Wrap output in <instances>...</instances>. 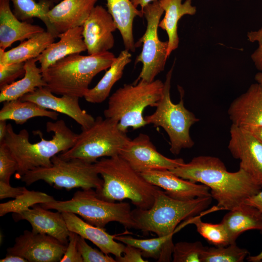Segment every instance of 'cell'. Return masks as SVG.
Masks as SVG:
<instances>
[{
	"instance_id": "obj_31",
	"label": "cell",
	"mask_w": 262,
	"mask_h": 262,
	"mask_svg": "<svg viewBox=\"0 0 262 262\" xmlns=\"http://www.w3.org/2000/svg\"><path fill=\"white\" fill-rule=\"evenodd\" d=\"M58 115L56 112L48 110L34 102L20 99L4 102L0 110V120H13L20 125L35 117H47L57 120Z\"/></svg>"
},
{
	"instance_id": "obj_43",
	"label": "cell",
	"mask_w": 262,
	"mask_h": 262,
	"mask_svg": "<svg viewBox=\"0 0 262 262\" xmlns=\"http://www.w3.org/2000/svg\"><path fill=\"white\" fill-rule=\"evenodd\" d=\"M27 189L25 187H14L10 183L0 180V199L15 198L23 194Z\"/></svg>"
},
{
	"instance_id": "obj_17",
	"label": "cell",
	"mask_w": 262,
	"mask_h": 262,
	"mask_svg": "<svg viewBox=\"0 0 262 262\" xmlns=\"http://www.w3.org/2000/svg\"><path fill=\"white\" fill-rule=\"evenodd\" d=\"M149 183L160 187L170 197L180 200L211 196L210 188L182 179L170 170H151L141 173Z\"/></svg>"
},
{
	"instance_id": "obj_13",
	"label": "cell",
	"mask_w": 262,
	"mask_h": 262,
	"mask_svg": "<svg viewBox=\"0 0 262 262\" xmlns=\"http://www.w3.org/2000/svg\"><path fill=\"white\" fill-rule=\"evenodd\" d=\"M67 245L46 234L26 230L17 237L7 254L19 256L30 262H60Z\"/></svg>"
},
{
	"instance_id": "obj_39",
	"label": "cell",
	"mask_w": 262,
	"mask_h": 262,
	"mask_svg": "<svg viewBox=\"0 0 262 262\" xmlns=\"http://www.w3.org/2000/svg\"><path fill=\"white\" fill-rule=\"evenodd\" d=\"M25 73L24 63L0 65V88L15 82Z\"/></svg>"
},
{
	"instance_id": "obj_51",
	"label": "cell",
	"mask_w": 262,
	"mask_h": 262,
	"mask_svg": "<svg viewBox=\"0 0 262 262\" xmlns=\"http://www.w3.org/2000/svg\"><path fill=\"white\" fill-rule=\"evenodd\" d=\"M50 0L52 1L53 3H58L62 0Z\"/></svg>"
},
{
	"instance_id": "obj_36",
	"label": "cell",
	"mask_w": 262,
	"mask_h": 262,
	"mask_svg": "<svg viewBox=\"0 0 262 262\" xmlns=\"http://www.w3.org/2000/svg\"><path fill=\"white\" fill-rule=\"evenodd\" d=\"M205 247L200 241L178 242L174 245L172 261L201 262V256Z\"/></svg>"
},
{
	"instance_id": "obj_38",
	"label": "cell",
	"mask_w": 262,
	"mask_h": 262,
	"mask_svg": "<svg viewBox=\"0 0 262 262\" xmlns=\"http://www.w3.org/2000/svg\"><path fill=\"white\" fill-rule=\"evenodd\" d=\"M77 246L83 262H116L115 259L109 254L92 247L88 245L85 239L80 235L78 238Z\"/></svg>"
},
{
	"instance_id": "obj_45",
	"label": "cell",
	"mask_w": 262,
	"mask_h": 262,
	"mask_svg": "<svg viewBox=\"0 0 262 262\" xmlns=\"http://www.w3.org/2000/svg\"><path fill=\"white\" fill-rule=\"evenodd\" d=\"M247 130L252 135L262 144V125L242 127Z\"/></svg>"
},
{
	"instance_id": "obj_35",
	"label": "cell",
	"mask_w": 262,
	"mask_h": 262,
	"mask_svg": "<svg viewBox=\"0 0 262 262\" xmlns=\"http://www.w3.org/2000/svg\"><path fill=\"white\" fill-rule=\"evenodd\" d=\"M249 252L239 247L236 243L226 246H205L201 256V262H243Z\"/></svg>"
},
{
	"instance_id": "obj_15",
	"label": "cell",
	"mask_w": 262,
	"mask_h": 262,
	"mask_svg": "<svg viewBox=\"0 0 262 262\" xmlns=\"http://www.w3.org/2000/svg\"><path fill=\"white\" fill-rule=\"evenodd\" d=\"M82 35L88 55L108 51L115 44L113 33L117 29L107 10L96 5L84 22Z\"/></svg>"
},
{
	"instance_id": "obj_25",
	"label": "cell",
	"mask_w": 262,
	"mask_h": 262,
	"mask_svg": "<svg viewBox=\"0 0 262 262\" xmlns=\"http://www.w3.org/2000/svg\"><path fill=\"white\" fill-rule=\"evenodd\" d=\"M182 0H159L164 16L160 21L159 27L164 30L168 35V58L179 46L178 25L179 20L184 15H194L196 12V7L192 4V0H186L183 3Z\"/></svg>"
},
{
	"instance_id": "obj_40",
	"label": "cell",
	"mask_w": 262,
	"mask_h": 262,
	"mask_svg": "<svg viewBox=\"0 0 262 262\" xmlns=\"http://www.w3.org/2000/svg\"><path fill=\"white\" fill-rule=\"evenodd\" d=\"M78 237V234L69 231L67 247L61 262H83L77 246Z\"/></svg>"
},
{
	"instance_id": "obj_4",
	"label": "cell",
	"mask_w": 262,
	"mask_h": 262,
	"mask_svg": "<svg viewBox=\"0 0 262 262\" xmlns=\"http://www.w3.org/2000/svg\"><path fill=\"white\" fill-rule=\"evenodd\" d=\"M115 58L109 51L86 56L68 55L42 73L46 87L56 95L83 97L94 77L108 69Z\"/></svg>"
},
{
	"instance_id": "obj_19",
	"label": "cell",
	"mask_w": 262,
	"mask_h": 262,
	"mask_svg": "<svg viewBox=\"0 0 262 262\" xmlns=\"http://www.w3.org/2000/svg\"><path fill=\"white\" fill-rule=\"evenodd\" d=\"M228 113L233 125H262V87L257 82L252 84L232 102Z\"/></svg>"
},
{
	"instance_id": "obj_27",
	"label": "cell",
	"mask_w": 262,
	"mask_h": 262,
	"mask_svg": "<svg viewBox=\"0 0 262 262\" xmlns=\"http://www.w3.org/2000/svg\"><path fill=\"white\" fill-rule=\"evenodd\" d=\"M54 37L49 32L38 33L12 49L5 51L0 49V65L25 63L36 58L51 43Z\"/></svg>"
},
{
	"instance_id": "obj_1",
	"label": "cell",
	"mask_w": 262,
	"mask_h": 262,
	"mask_svg": "<svg viewBox=\"0 0 262 262\" xmlns=\"http://www.w3.org/2000/svg\"><path fill=\"white\" fill-rule=\"evenodd\" d=\"M170 171L182 179L208 186L221 210L229 211L239 206L262 187L244 170L229 172L219 158L211 156L194 157Z\"/></svg>"
},
{
	"instance_id": "obj_22",
	"label": "cell",
	"mask_w": 262,
	"mask_h": 262,
	"mask_svg": "<svg viewBox=\"0 0 262 262\" xmlns=\"http://www.w3.org/2000/svg\"><path fill=\"white\" fill-rule=\"evenodd\" d=\"M10 0H0V49L5 50L17 41H23L45 30L28 21L19 20L14 14Z\"/></svg>"
},
{
	"instance_id": "obj_14",
	"label": "cell",
	"mask_w": 262,
	"mask_h": 262,
	"mask_svg": "<svg viewBox=\"0 0 262 262\" xmlns=\"http://www.w3.org/2000/svg\"><path fill=\"white\" fill-rule=\"evenodd\" d=\"M228 147L239 168L244 170L262 186V144L242 127L232 124Z\"/></svg>"
},
{
	"instance_id": "obj_23",
	"label": "cell",
	"mask_w": 262,
	"mask_h": 262,
	"mask_svg": "<svg viewBox=\"0 0 262 262\" xmlns=\"http://www.w3.org/2000/svg\"><path fill=\"white\" fill-rule=\"evenodd\" d=\"M83 27L70 29L59 34L60 40L50 44L37 57L42 72L57 61L71 54H80L86 50L82 35Z\"/></svg>"
},
{
	"instance_id": "obj_7",
	"label": "cell",
	"mask_w": 262,
	"mask_h": 262,
	"mask_svg": "<svg viewBox=\"0 0 262 262\" xmlns=\"http://www.w3.org/2000/svg\"><path fill=\"white\" fill-rule=\"evenodd\" d=\"M39 204L46 209L78 214L87 223L101 228H104L110 222H117L126 228L135 229L131 206L129 203L104 200L92 188L77 191L67 200L55 199Z\"/></svg>"
},
{
	"instance_id": "obj_6",
	"label": "cell",
	"mask_w": 262,
	"mask_h": 262,
	"mask_svg": "<svg viewBox=\"0 0 262 262\" xmlns=\"http://www.w3.org/2000/svg\"><path fill=\"white\" fill-rule=\"evenodd\" d=\"M164 82L160 80L148 82L140 80L133 84H125L110 97L105 117L118 122L121 130L127 132L129 128L136 130L147 122L143 115L148 106L156 107L163 92Z\"/></svg>"
},
{
	"instance_id": "obj_3",
	"label": "cell",
	"mask_w": 262,
	"mask_h": 262,
	"mask_svg": "<svg viewBox=\"0 0 262 262\" xmlns=\"http://www.w3.org/2000/svg\"><path fill=\"white\" fill-rule=\"evenodd\" d=\"M103 180L98 196L115 202L127 199L136 208L147 210L153 205L159 187L147 181L120 156L103 158L94 163Z\"/></svg>"
},
{
	"instance_id": "obj_12",
	"label": "cell",
	"mask_w": 262,
	"mask_h": 262,
	"mask_svg": "<svg viewBox=\"0 0 262 262\" xmlns=\"http://www.w3.org/2000/svg\"><path fill=\"white\" fill-rule=\"evenodd\" d=\"M137 172L172 170L185 162L182 158L170 159L160 153L148 135L140 133L130 139L119 154Z\"/></svg>"
},
{
	"instance_id": "obj_11",
	"label": "cell",
	"mask_w": 262,
	"mask_h": 262,
	"mask_svg": "<svg viewBox=\"0 0 262 262\" xmlns=\"http://www.w3.org/2000/svg\"><path fill=\"white\" fill-rule=\"evenodd\" d=\"M142 12L147 20L146 31L135 43V47L142 45L141 53L137 56L135 63H141V71L135 82L142 80L150 82L163 71L167 57L168 41H162L159 38L158 29L164 10L159 0L147 5Z\"/></svg>"
},
{
	"instance_id": "obj_2",
	"label": "cell",
	"mask_w": 262,
	"mask_h": 262,
	"mask_svg": "<svg viewBox=\"0 0 262 262\" xmlns=\"http://www.w3.org/2000/svg\"><path fill=\"white\" fill-rule=\"evenodd\" d=\"M46 130L48 132H53L52 138L45 139L41 132L36 131L41 140L33 143L29 140L27 130L23 129L16 133L12 125L8 124L2 142L17 163L16 179H19L27 172L36 168L50 166L51 159L54 156L70 149L76 141L78 134L75 133L63 119L47 122Z\"/></svg>"
},
{
	"instance_id": "obj_48",
	"label": "cell",
	"mask_w": 262,
	"mask_h": 262,
	"mask_svg": "<svg viewBox=\"0 0 262 262\" xmlns=\"http://www.w3.org/2000/svg\"><path fill=\"white\" fill-rule=\"evenodd\" d=\"M6 120H0V142L4 140L7 129Z\"/></svg>"
},
{
	"instance_id": "obj_28",
	"label": "cell",
	"mask_w": 262,
	"mask_h": 262,
	"mask_svg": "<svg viewBox=\"0 0 262 262\" xmlns=\"http://www.w3.org/2000/svg\"><path fill=\"white\" fill-rule=\"evenodd\" d=\"M37 61V58H34L25 62V73L23 77L0 88V102L20 99L38 88L47 86L42 70L36 65Z\"/></svg>"
},
{
	"instance_id": "obj_34",
	"label": "cell",
	"mask_w": 262,
	"mask_h": 262,
	"mask_svg": "<svg viewBox=\"0 0 262 262\" xmlns=\"http://www.w3.org/2000/svg\"><path fill=\"white\" fill-rule=\"evenodd\" d=\"M54 200L55 199L53 196L46 193L27 189L23 194L14 199L0 203V216H4L10 213L19 214L36 204Z\"/></svg>"
},
{
	"instance_id": "obj_41",
	"label": "cell",
	"mask_w": 262,
	"mask_h": 262,
	"mask_svg": "<svg viewBox=\"0 0 262 262\" xmlns=\"http://www.w3.org/2000/svg\"><path fill=\"white\" fill-rule=\"evenodd\" d=\"M247 37L251 42H257L258 48L252 54L251 57L256 67L262 72V26L257 31L247 33Z\"/></svg>"
},
{
	"instance_id": "obj_26",
	"label": "cell",
	"mask_w": 262,
	"mask_h": 262,
	"mask_svg": "<svg viewBox=\"0 0 262 262\" xmlns=\"http://www.w3.org/2000/svg\"><path fill=\"white\" fill-rule=\"evenodd\" d=\"M107 10L119 31L125 49L134 52L135 45L133 35V22L136 16H144L141 10L131 0H106Z\"/></svg>"
},
{
	"instance_id": "obj_16",
	"label": "cell",
	"mask_w": 262,
	"mask_h": 262,
	"mask_svg": "<svg viewBox=\"0 0 262 262\" xmlns=\"http://www.w3.org/2000/svg\"><path fill=\"white\" fill-rule=\"evenodd\" d=\"M79 99L78 97L67 95L55 96L47 87L38 88L20 98L22 101H32L46 109L66 115L80 125L82 129H85L93 124L95 118L82 109Z\"/></svg>"
},
{
	"instance_id": "obj_21",
	"label": "cell",
	"mask_w": 262,
	"mask_h": 262,
	"mask_svg": "<svg viewBox=\"0 0 262 262\" xmlns=\"http://www.w3.org/2000/svg\"><path fill=\"white\" fill-rule=\"evenodd\" d=\"M70 231L74 232L95 245L103 253L115 257L122 256L125 245L115 241V235L106 232L104 228L93 226L79 217L76 214L61 212Z\"/></svg>"
},
{
	"instance_id": "obj_18",
	"label": "cell",
	"mask_w": 262,
	"mask_h": 262,
	"mask_svg": "<svg viewBox=\"0 0 262 262\" xmlns=\"http://www.w3.org/2000/svg\"><path fill=\"white\" fill-rule=\"evenodd\" d=\"M13 217L17 221H27L34 233L48 234L65 245L68 244L69 230L61 212H52L38 204L21 213H14Z\"/></svg>"
},
{
	"instance_id": "obj_42",
	"label": "cell",
	"mask_w": 262,
	"mask_h": 262,
	"mask_svg": "<svg viewBox=\"0 0 262 262\" xmlns=\"http://www.w3.org/2000/svg\"><path fill=\"white\" fill-rule=\"evenodd\" d=\"M117 262H147L142 256L141 251L138 248L126 245L123 255L115 257Z\"/></svg>"
},
{
	"instance_id": "obj_9",
	"label": "cell",
	"mask_w": 262,
	"mask_h": 262,
	"mask_svg": "<svg viewBox=\"0 0 262 262\" xmlns=\"http://www.w3.org/2000/svg\"><path fill=\"white\" fill-rule=\"evenodd\" d=\"M76 142L59 156L65 160L80 159L95 163L99 158L118 155L131 139L114 119L97 116L88 128L82 129Z\"/></svg>"
},
{
	"instance_id": "obj_49",
	"label": "cell",
	"mask_w": 262,
	"mask_h": 262,
	"mask_svg": "<svg viewBox=\"0 0 262 262\" xmlns=\"http://www.w3.org/2000/svg\"><path fill=\"white\" fill-rule=\"evenodd\" d=\"M246 260L249 262H262V251L258 254L254 256H248Z\"/></svg>"
},
{
	"instance_id": "obj_24",
	"label": "cell",
	"mask_w": 262,
	"mask_h": 262,
	"mask_svg": "<svg viewBox=\"0 0 262 262\" xmlns=\"http://www.w3.org/2000/svg\"><path fill=\"white\" fill-rule=\"evenodd\" d=\"M231 241L236 242L242 233L249 230H258L262 233V213L256 207L243 203L229 211L222 219Z\"/></svg>"
},
{
	"instance_id": "obj_5",
	"label": "cell",
	"mask_w": 262,
	"mask_h": 262,
	"mask_svg": "<svg viewBox=\"0 0 262 262\" xmlns=\"http://www.w3.org/2000/svg\"><path fill=\"white\" fill-rule=\"evenodd\" d=\"M212 199L209 196L188 200H178L159 188L149 209L136 208L132 210L135 229L145 233L153 232L158 236L173 235L181 221L204 212L211 204Z\"/></svg>"
},
{
	"instance_id": "obj_10",
	"label": "cell",
	"mask_w": 262,
	"mask_h": 262,
	"mask_svg": "<svg viewBox=\"0 0 262 262\" xmlns=\"http://www.w3.org/2000/svg\"><path fill=\"white\" fill-rule=\"evenodd\" d=\"M48 167H38L27 172L19 179L27 185L42 180L55 188L67 190L75 188L99 191L103 180L99 177L94 163L80 159L65 160L59 155L51 159Z\"/></svg>"
},
{
	"instance_id": "obj_33",
	"label": "cell",
	"mask_w": 262,
	"mask_h": 262,
	"mask_svg": "<svg viewBox=\"0 0 262 262\" xmlns=\"http://www.w3.org/2000/svg\"><path fill=\"white\" fill-rule=\"evenodd\" d=\"M204 212L186 219L183 225H195L198 233L215 246H226L232 244L229 233L222 223L212 224L201 220V217Z\"/></svg>"
},
{
	"instance_id": "obj_20",
	"label": "cell",
	"mask_w": 262,
	"mask_h": 262,
	"mask_svg": "<svg viewBox=\"0 0 262 262\" xmlns=\"http://www.w3.org/2000/svg\"><path fill=\"white\" fill-rule=\"evenodd\" d=\"M98 0H62L50 9L48 16L58 34L82 26Z\"/></svg>"
},
{
	"instance_id": "obj_50",
	"label": "cell",
	"mask_w": 262,
	"mask_h": 262,
	"mask_svg": "<svg viewBox=\"0 0 262 262\" xmlns=\"http://www.w3.org/2000/svg\"><path fill=\"white\" fill-rule=\"evenodd\" d=\"M255 79L257 82L262 87V72H260L255 76Z\"/></svg>"
},
{
	"instance_id": "obj_29",
	"label": "cell",
	"mask_w": 262,
	"mask_h": 262,
	"mask_svg": "<svg viewBox=\"0 0 262 262\" xmlns=\"http://www.w3.org/2000/svg\"><path fill=\"white\" fill-rule=\"evenodd\" d=\"M131 57L129 50L121 51L96 85L87 91L83 97L85 100L92 103L103 102L114 85L122 77L125 67L131 61Z\"/></svg>"
},
{
	"instance_id": "obj_8",
	"label": "cell",
	"mask_w": 262,
	"mask_h": 262,
	"mask_svg": "<svg viewBox=\"0 0 262 262\" xmlns=\"http://www.w3.org/2000/svg\"><path fill=\"white\" fill-rule=\"evenodd\" d=\"M173 68L174 65L166 75L163 95L155 112L145 116V119L147 124L164 129L169 137L170 152L177 155L182 149L194 146L195 143L190 136V130L199 119L184 106V91L181 87H178L180 101L178 103L172 101L170 88Z\"/></svg>"
},
{
	"instance_id": "obj_44",
	"label": "cell",
	"mask_w": 262,
	"mask_h": 262,
	"mask_svg": "<svg viewBox=\"0 0 262 262\" xmlns=\"http://www.w3.org/2000/svg\"><path fill=\"white\" fill-rule=\"evenodd\" d=\"M244 203L256 207L262 213V187L258 193L246 199Z\"/></svg>"
},
{
	"instance_id": "obj_32",
	"label": "cell",
	"mask_w": 262,
	"mask_h": 262,
	"mask_svg": "<svg viewBox=\"0 0 262 262\" xmlns=\"http://www.w3.org/2000/svg\"><path fill=\"white\" fill-rule=\"evenodd\" d=\"M13 3V12L20 21H28L36 17L45 25L47 31L57 38L59 34L50 23L48 13L54 5L50 0H10Z\"/></svg>"
},
{
	"instance_id": "obj_30",
	"label": "cell",
	"mask_w": 262,
	"mask_h": 262,
	"mask_svg": "<svg viewBox=\"0 0 262 262\" xmlns=\"http://www.w3.org/2000/svg\"><path fill=\"white\" fill-rule=\"evenodd\" d=\"M173 235L139 239L129 236L115 235V239L125 245L134 246L141 251L143 258H151L158 262H170L172 259Z\"/></svg>"
},
{
	"instance_id": "obj_47",
	"label": "cell",
	"mask_w": 262,
	"mask_h": 262,
	"mask_svg": "<svg viewBox=\"0 0 262 262\" xmlns=\"http://www.w3.org/2000/svg\"><path fill=\"white\" fill-rule=\"evenodd\" d=\"M133 4L137 8L138 6L141 7V10L142 12L144 8L149 3L156 0H131Z\"/></svg>"
},
{
	"instance_id": "obj_37",
	"label": "cell",
	"mask_w": 262,
	"mask_h": 262,
	"mask_svg": "<svg viewBox=\"0 0 262 262\" xmlns=\"http://www.w3.org/2000/svg\"><path fill=\"white\" fill-rule=\"evenodd\" d=\"M17 168V163L9 149L3 142H0V180L10 183Z\"/></svg>"
},
{
	"instance_id": "obj_46",
	"label": "cell",
	"mask_w": 262,
	"mask_h": 262,
	"mask_svg": "<svg viewBox=\"0 0 262 262\" xmlns=\"http://www.w3.org/2000/svg\"><path fill=\"white\" fill-rule=\"evenodd\" d=\"M0 262H27L25 258L16 255L6 254L5 257L0 260Z\"/></svg>"
}]
</instances>
